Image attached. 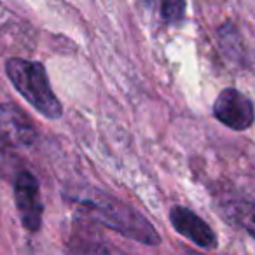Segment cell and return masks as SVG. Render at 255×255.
Here are the masks:
<instances>
[{"instance_id": "7a4b0ae2", "label": "cell", "mask_w": 255, "mask_h": 255, "mask_svg": "<svg viewBox=\"0 0 255 255\" xmlns=\"http://www.w3.org/2000/svg\"><path fill=\"white\" fill-rule=\"evenodd\" d=\"M5 72L18 93L47 119H58L63 114L61 103L51 89L46 68L39 61L11 58L5 63Z\"/></svg>"}, {"instance_id": "8992f818", "label": "cell", "mask_w": 255, "mask_h": 255, "mask_svg": "<svg viewBox=\"0 0 255 255\" xmlns=\"http://www.w3.org/2000/svg\"><path fill=\"white\" fill-rule=\"evenodd\" d=\"M170 222L178 234L191 240L199 248L213 250L217 247V236L212 227L192 210L185 206H173L170 212Z\"/></svg>"}, {"instance_id": "ba28073f", "label": "cell", "mask_w": 255, "mask_h": 255, "mask_svg": "<svg viewBox=\"0 0 255 255\" xmlns=\"http://www.w3.org/2000/svg\"><path fill=\"white\" fill-rule=\"evenodd\" d=\"M185 4L184 2H164L161 5V16L168 23H178L184 19Z\"/></svg>"}, {"instance_id": "6da1fadb", "label": "cell", "mask_w": 255, "mask_h": 255, "mask_svg": "<svg viewBox=\"0 0 255 255\" xmlns=\"http://www.w3.org/2000/svg\"><path fill=\"white\" fill-rule=\"evenodd\" d=\"M74 199L89 219L96 220L102 226L143 245L156 247L161 243L159 234L152 224L133 206L126 205L121 199L105 194L98 189H88Z\"/></svg>"}, {"instance_id": "5b68a950", "label": "cell", "mask_w": 255, "mask_h": 255, "mask_svg": "<svg viewBox=\"0 0 255 255\" xmlns=\"http://www.w3.org/2000/svg\"><path fill=\"white\" fill-rule=\"evenodd\" d=\"M14 198H16V208L21 217V222L25 229L35 231L42 226V213L44 205L40 199V189L39 182L28 171H21L16 177L14 182Z\"/></svg>"}, {"instance_id": "52a82bcc", "label": "cell", "mask_w": 255, "mask_h": 255, "mask_svg": "<svg viewBox=\"0 0 255 255\" xmlns=\"http://www.w3.org/2000/svg\"><path fill=\"white\" fill-rule=\"evenodd\" d=\"M229 215L236 224H240L248 234L255 238V203L238 201L229 205Z\"/></svg>"}, {"instance_id": "277c9868", "label": "cell", "mask_w": 255, "mask_h": 255, "mask_svg": "<svg viewBox=\"0 0 255 255\" xmlns=\"http://www.w3.org/2000/svg\"><path fill=\"white\" fill-rule=\"evenodd\" d=\"M213 116L231 129L243 131L254 124L255 112L252 102L238 89L227 88L217 96L213 103Z\"/></svg>"}, {"instance_id": "3957f363", "label": "cell", "mask_w": 255, "mask_h": 255, "mask_svg": "<svg viewBox=\"0 0 255 255\" xmlns=\"http://www.w3.org/2000/svg\"><path fill=\"white\" fill-rule=\"evenodd\" d=\"M37 140L33 121L12 103H0V143L12 149L28 147Z\"/></svg>"}]
</instances>
